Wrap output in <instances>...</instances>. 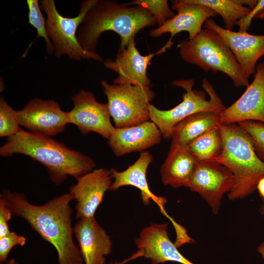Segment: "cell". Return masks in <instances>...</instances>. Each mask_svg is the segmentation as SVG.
<instances>
[{
  "instance_id": "cell-30",
  "label": "cell",
  "mask_w": 264,
  "mask_h": 264,
  "mask_svg": "<svg viewBox=\"0 0 264 264\" xmlns=\"http://www.w3.org/2000/svg\"><path fill=\"white\" fill-rule=\"evenodd\" d=\"M264 7V0H259L256 6L251 9L250 12L243 18L238 21L236 25L239 26L240 32H247L251 25L253 19L255 18L257 14Z\"/></svg>"
},
{
  "instance_id": "cell-6",
  "label": "cell",
  "mask_w": 264,
  "mask_h": 264,
  "mask_svg": "<svg viewBox=\"0 0 264 264\" xmlns=\"http://www.w3.org/2000/svg\"><path fill=\"white\" fill-rule=\"evenodd\" d=\"M195 82L194 79L173 81V85L184 88L185 92L183 94L182 102L170 110H160L149 104L150 120L158 128L164 139H171L175 126L185 118L200 112L220 113L226 108L207 79L202 81V87L205 91L193 89Z\"/></svg>"
},
{
  "instance_id": "cell-21",
  "label": "cell",
  "mask_w": 264,
  "mask_h": 264,
  "mask_svg": "<svg viewBox=\"0 0 264 264\" xmlns=\"http://www.w3.org/2000/svg\"><path fill=\"white\" fill-rule=\"evenodd\" d=\"M198 163L186 148L170 149L160 169L163 184L175 188L187 187Z\"/></svg>"
},
{
  "instance_id": "cell-37",
  "label": "cell",
  "mask_w": 264,
  "mask_h": 264,
  "mask_svg": "<svg viewBox=\"0 0 264 264\" xmlns=\"http://www.w3.org/2000/svg\"><path fill=\"white\" fill-rule=\"evenodd\" d=\"M6 264H18L17 261L14 259H11L6 262Z\"/></svg>"
},
{
  "instance_id": "cell-25",
  "label": "cell",
  "mask_w": 264,
  "mask_h": 264,
  "mask_svg": "<svg viewBox=\"0 0 264 264\" xmlns=\"http://www.w3.org/2000/svg\"><path fill=\"white\" fill-rule=\"evenodd\" d=\"M124 3L128 6L139 5L147 9L159 26L176 15L170 8L166 0H135Z\"/></svg>"
},
{
  "instance_id": "cell-3",
  "label": "cell",
  "mask_w": 264,
  "mask_h": 264,
  "mask_svg": "<svg viewBox=\"0 0 264 264\" xmlns=\"http://www.w3.org/2000/svg\"><path fill=\"white\" fill-rule=\"evenodd\" d=\"M155 24L152 14L141 6H128L116 0H96L79 27L77 37L83 49L96 52L100 35L106 31H113L120 37L121 49L140 30Z\"/></svg>"
},
{
  "instance_id": "cell-35",
  "label": "cell",
  "mask_w": 264,
  "mask_h": 264,
  "mask_svg": "<svg viewBox=\"0 0 264 264\" xmlns=\"http://www.w3.org/2000/svg\"><path fill=\"white\" fill-rule=\"evenodd\" d=\"M257 251L264 259V240L258 246Z\"/></svg>"
},
{
  "instance_id": "cell-16",
  "label": "cell",
  "mask_w": 264,
  "mask_h": 264,
  "mask_svg": "<svg viewBox=\"0 0 264 264\" xmlns=\"http://www.w3.org/2000/svg\"><path fill=\"white\" fill-rule=\"evenodd\" d=\"M134 39L132 38L125 48L119 49L115 60L107 59L104 66L118 74L113 81L114 84L151 87L152 84L147 72L148 66L154 56L165 52L161 48L155 53L142 55L135 46Z\"/></svg>"
},
{
  "instance_id": "cell-20",
  "label": "cell",
  "mask_w": 264,
  "mask_h": 264,
  "mask_svg": "<svg viewBox=\"0 0 264 264\" xmlns=\"http://www.w3.org/2000/svg\"><path fill=\"white\" fill-rule=\"evenodd\" d=\"M153 159L152 155L149 152L144 151L141 153L136 161L125 170L118 172L113 168L110 169L113 180L110 191H115L120 187L126 185L134 186L140 190L144 205L149 204L152 200L158 205L161 213L167 216L164 208L167 199L162 197L157 196L152 193L149 188L146 178L148 167Z\"/></svg>"
},
{
  "instance_id": "cell-2",
  "label": "cell",
  "mask_w": 264,
  "mask_h": 264,
  "mask_svg": "<svg viewBox=\"0 0 264 264\" xmlns=\"http://www.w3.org/2000/svg\"><path fill=\"white\" fill-rule=\"evenodd\" d=\"M16 154L28 156L44 165L49 178L56 185L63 182L68 176L77 180L96 166L92 158L51 137L23 130L8 137L0 148L2 157Z\"/></svg>"
},
{
  "instance_id": "cell-27",
  "label": "cell",
  "mask_w": 264,
  "mask_h": 264,
  "mask_svg": "<svg viewBox=\"0 0 264 264\" xmlns=\"http://www.w3.org/2000/svg\"><path fill=\"white\" fill-rule=\"evenodd\" d=\"M15 110L4 99L0 98V137H9L22 129L20 127Z\"/></svg>"
},
{
  "instance_id": "cell-4",
  "label": "cell",
  "mask_w": 264,
  "mask_h": 264,
  "mask_svg": "<svg viewBox=\"0 0 264 264\" xmlns=\"http://www.w3.org/2000/svg\"><path fill=\"white\" fill-rule=\"evenodd\" d=\"M223 150L217 162L232 174L234 184L227 194L228 199L243 198L256 190L264 176V161L256 154L248 134L236 123L219 124Z\"/></svg>"
},
{
  "instance_id": "cell-22",
  "label": "cell",
  "mask_w": 264,
  "mask_h": 264,
  "mask_svg": "<svg viewBox=\"0 0 264 264\" xmlns=\"http://www.w3.org/2000/svg\"><path fill=\"white\" fill-rule=\"evenodd\" d=\"M220 113L200 112L191 115L174 127L170 149L186 148L197 138L220 123Z\"/></svg>"
},
{
  "instance_id": "cell-15",
  "label": "cell",
  "mask_w": 264,
  "mask_h": 264,
  "mask_svg": "<svg viewBox=\"0 0 264 264\" xmlns=\"http://www.w3.org/2000/svg\"><path fill=\"white\" fill-rule=\"evenodd\" d=\"M113 179L110 170L94 169L77 179L69 188L76 200V219L94 217L105 194L110 191Z\"/></svg>"
},
{
  "instance_id": "cell-24",
  "label": "cell",
  "mask_w": 264,
  "mask_h": 264,
  "mask_svg": "<svg viewBox=\"0 0 264 264\" xmlns=\"http://www.w3.org/2000/svg\"><path fill=\"white\" fill-rule=\"evenodd\" d=\"M190 3L204 5L220 15L224 23L225 28L233 30L236 22L247 15L251 9L240 5L235 0H186Z\"/></svg>"
},
{
  "instance_id": "cell-31",
  "label": "cell",
  "mask_w": 264,
  "mask_h": 264,
  "mask_svg": "<svg viewBox=\"0 0 264 264\" xmlns=\"http://www.w3.org/2000/svg\"><path fill=\"white\" fill-rule=\"evenodd\" d=\"M12 215L4 200L0 198V238L5 236L10 232L8 222L11 219Z\"/></svg>"
},
{
  "instance_id": "cell-26",
  "label": "cell",
  "mask_w": 264,
  "mask_h": 264,
  "mask_svg": "<svg viewBox=\"0 0 264 264\" xmlns=\"http://www.w3.org/2000/svg\"><path fill=\"white\" fill-rule=\"evenodd\" d=\"M26 2L28 8V23L36 29L37 38L42 37L45 41L47 53L53 54V45L47 33L46 21L41 12L39 1L27 0Z\"/></svg>"
},
{
  "instance_id": "cell-9",
  "label": "cell",
  "mask_w": 264,
  "mask_h": 264,
  "mask_svg": "<svg viewBox=\"0 0 264 264\" xmlns=\"http://www.w3.org/2000/svg\"><path fill=\"white\" fill-rule=\"evenodd\" d=\"M231 172L217 162H198L187 187L198 193L214 214L220 210L223 196L233 187Z\"/></svg>"
},
{
  "instance_id": "cell-13",
  "label": "cell",
  "mask_w": 264,
  "mask_h": 264,
  "mask_svg": "<svg viewBox=\"0 0 264 264\" xmlns=\"http://www.w3.org/2000/svg\"><path fill=\"white\" fill-rule=\"evenodd\" d=\"M254 79L242 95L220 113V124L256 121L264 124V61L257 64Z\"/></svg>"
},
{
  "instance_id": "cell-32",
  "label": "cell",
  "mask_w": 264,
  "mask_h": 264,
  "mask_svg": "<svg viewBox=\"0 0 264 264\" xmlns=\"http://www.w3.org/2000/svg\"><path fill=\"white\" fill-rule=\"evenodd\" d=\"M256 190L258 191L262 200V204L260 208L259 211L261 214L264 215V176L259 180Z\"/></svg>"
},
{
  "instance_id": "cell-28",
  "label": "cell",
  "mask_w": 264,
  "mask_h": 264,
  "mask_svg": "<svg viewBox=\"0 0 264 264\" xmlns=\"http://www.w3.org/2000/svg\"><path fill=\"white\" fill-rule=\"evenodd\" d=\"M250 136L258 156L264 161V124L256 121L237 123Z\"/></svg>"
},
{
  "instance_id": "cell-14",
  "label": "cell",
  "mask_w": 264,
  "mask_h": 264,
  "mask_svg": "<svg viewBox=\"0 0 264 264\" xmlns=\"http://www.w3.org/2000/svg\"><path fill=\"white\" fill-rule=\"evenodd\" d=\"M204 26L216 32L222 39L247 78L254 74L258 60L264 55V35L229 30L220 26L212 19L205 22Z\"/></svg>"
},
{
  "instance_id": "cell-11",
  "label": "cell",
  "mask_w": 264,
  "mask_h": 264,
  "mask_svg": "<svg viewBox=\"0 0 264 264\" xmlns=\"http://www.w3.org/2000/svg\"><path fill=\"white\" fill-rule=\"evenodd\" d=\"M16 115L20 126L49 137L62 132L69 124L68 111L53 100H31Z\"/></svg>"
},
{
  "instance_id": "cell-17",
  "label": "cell",
  "mask_w": 264,
  "mask_h": 264,
  "mask_svg": "<svg viewBox=\"0 0 264 264\" xmlns=\"http://www.w3.org/2000/svg\"><path fill=\"white\" fill-rule=\"evenodd\" d=\"M168 223L152 224L144 227L135 244L143 257L150 259L152 264L174 262L181 264H195L184 257L177 247L169 239Z\"/></svg>"
},
{
  "instance_id": "cell-19",
  "label": "cell",
  "mask_w": 264,
  "mask_h": 264,
  "mask_svg": "<svg viewBox=\"0 0 264 264\" xmlns=\"http://www.w3.org/2000/svg\"><path fill=\"white\" fill-rule=\"evenodd\" d=\"M162 133L152 121L123 128H115L108 139V145L116 156L133 152H143L158 144Z\"/></svg>"
},
{
  "instance_id": "cell-33",
  "label": "cell",
  "mask_w": 264,
  "mask_h": 264,
  "mask_svg": "<svg viewBox=\"0 0 264 264\" xmlns=\"http://www.w3.org/2000/svg\"><path fill=\"white\" fill-rule=\"evenodd\" d=\"M258 1L256 0H235V1L240 5L248 7L251 9L256 6Z\"/></svg>"
},
{
  "instance_id": "cell-23",
  "label": "cell",
  "mask_w": 264,
  "mask_h": 264,
  "mask_svg": "<svg viewBox=\"0 0 264 264\" xmlns=\"http://www.w3.org/2000/svg\"><path fill=\"white\" fill-rule=\"evenodd\" d=\"M186 149L198 162H216L223 150V140L219 125L193 140Z\"/></svg>"
},
{
  "instance_id": "cell-29",
  "label": "cell",
  "mask_w": 264,
  "mask_h": 264,
  "mask_svg": "<svg viewBox=\"0 0 264 264\" xmlns=\"http://www.w3.org/2000/svg\"><path fill=\"white\" fill-rule=\"evenodd\" d=\"M26 242V238L10 231L5 236L0 238V262L3 263L6 261L11 249L15 246H23Z\"/></svg>"
},
{
  "instance_id": "cell-7",
  "label": "cell",
  "mask_w": 264,
  "mask_h": 264,
  "mask_svg": "<svg viewBox=\"0 0 264 264\" xmlns=\"http://www.w3.org/2000/svg\"><path fill=\"white\" fill-rule=\"evenodd\" d=\"M96 0H85L80 5L78 15L67 18L61 15L57 9L54 0L41 1V8L46 13V29L52 40L53 53L57 57L67 55L72 60L93 59L102 62V57L97 52L87 51L78 42L77 31L88 11Z\"/></svg>"
},
{
  "instance_id": "cell-12",
  "label": "cell",
  "mask_w": 264,
  "mask_h": 264,
  "mask_svg": "<svg viewBox=\"0 0 264 264\" xmlns=\"http://www.w3.org/2000/svg\"><path fill=\"white\" fill-rule=\"evenodd\" d=\"M172 8L177 11L175 16L168 20L161 26L151 29L149 35L157 38L169 33L170 38L164 46L169 49L173 45V38L181 31L189 34L188 39H192L201 32L205 22L218 15L204 5L188 2L186 0H172Z\"/></svg>"
},
{
  "instance_id": "cell-1",
  "label": "cell",
  "mask_w": 264,
  "mask_h": 264,
  "mask_svg": "<svg viewBox=\"0 0 264 264\" xmlns=\"http://www.w3.org/2000/svg\"><path fill=\"white\" fill-rule=\"evenodd\" d=\"M0 198L13 215L23 219L44 240L55 248L59 264H82L80 249L74 242L72 213L70 202L74 199L69 193L54 198L41 205L29 202L26 196L6 189Z\"/></svg>"
},
{
  "instance_id": "cell-10",
  "label": "cell",
  "mask_w": 264,
  "mask_h": 264,
  "mask_svg": "<svg viewBox=\"0 0 264 264\" xmlns=\"http://www.w3.org/2000/svg\"><path fill=\"white\" fill-rule=\"evenodd\" d=\"M73 109L68 111L69 124L75 125L81 133L95 132L110 137L114 131L107 103H101L91 92L82 89L71 97Z\"/></svg>"
},
{
  "instance_id": "cell-34",
  "label": "cell",
  "mask_w": 264,
  "mask_h": 264,
  "mask_svg": "<svg viewBox=\"0 0 264 264\" xmlns=\"http://www.w3.org/2000/svg\"><path fill=\"white\" fill-rule=\"evenodd\" d=\"M142 257V255L141 254V253L139 251H137V252L135 254H134L131 257L129 258L128 259H127V260H125L124 261L122 262H121V263H118V262H115V263H113V262H110L109 264H125L126 263H127V262L130 261V260H132V259H134L136 258H138V257Z\"/></svg>"
},
{
  "instance_id": "cell-8",
  "label": "cell",
  "mask_w": 264,
  "mask_h": 264,
  "mask_svg": "<svg viewBox=\"0 0 264 264\" xmlns=\"http://www.w3.org/2000/svg\"><path fill=\"white\" fill-rule=\"evenodd\" d=\"M115 128L136 125L150 119L149 105L155 97L151 87L110 84L101 81Z\"/></svg>"
},
{
  "instance_id": "cell-5",
  "label": "cell",
  "mask_w": 264,
  "mask_h": 264,
  "mask_svg": "<svg viewBox=\"0 0 264 264\" xmlns=\"http://www.w3.org/2000/svg\"><path fill=\"white\" fill-rule=\"evenodd\" d=\"M180 57L208 72H220L228 76L236 87H248V78L243 73L233 52L214 31L203 28L192 39L177 45Z\"/></svg>"
},
{
  "instance_id": "cell-18",
  "label": "cell",
  "mask_w": 264,
  "mask_h": 264,
  "mask_svg": "<svg viewBox=\"0 0 264 264\" xmlns=\"http://www.w3.org/2000/svg\"><path fill=\"white\" fill-rule=\"evenodd\" d=\"M73 229L85 264H105V256L111 251L112 241L95 217L79 220Z\"/></svg>"
},
{
  "instance_id": "cell-36",
  "label": "cell",
  "mask_w": 264,
  "mask_h": 264,
  "mask_svg": "<svg viewBox=\"0 0 264 264\" xmlns=\"http://www.w3.org/2000/svg\"><path fill=\"white\" fill-rule=\"evenodd\" d=\"M255 18L264 20V7L257 14Z\"/></svg>"
}]
</instances>
